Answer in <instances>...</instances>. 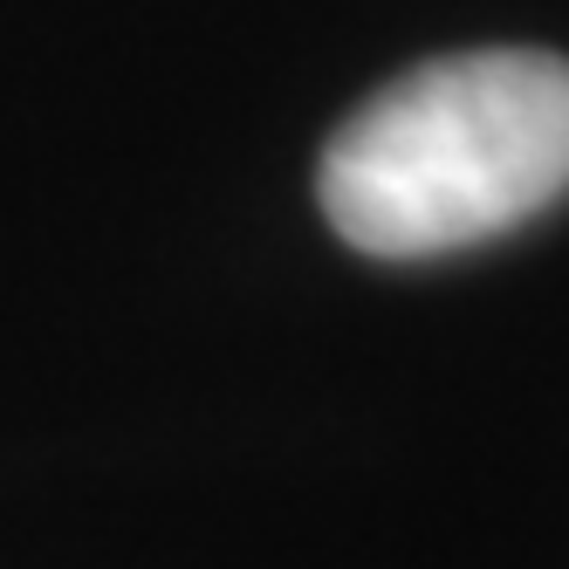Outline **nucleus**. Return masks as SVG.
Wrapping results in <instances>:
<instances>
[{"label": "nucleus", "instance_id": "nucleus-1", "mask_svg": "<svg viewBox=\"0 0 569 569\" xmlns=\"http://www.w3.org/2000/svg\"><path fill=\"white\" fill-rule=\"evenodd\" d=\"M569 192V62L467 49L405 69L322 144L316 199L343 248L432 261L480 248Z\"/></svg>", "mask_w": 569, "mask_h": 569}]
</instances>
